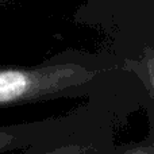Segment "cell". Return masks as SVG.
Wrapping results in <instances>:
<instances>
[{"instance_id":"7a4b0ae2","label":"cell","mask_w":154,"mask_h":154,"mask_svg":"<svg viewBox=\"0 0 154 154\" xmlns=\"http://www.w3.org/2000/svg\"><path fill=\"white\" fill-rule=\"evenodd\" d=\"M119 147L108 122L99 119L43 139L20 154H114Z\"/></svg>"},{"instance_id":"277c9868","label":"cell","mask_w":154,"mask_h":154,"mask_svg":"<svg viewBox=\"0 0 154 154\" xmlns=\"http://www.w3.org/2000/svg\"><path fill=\"white\" fill-rule=\"evenodd\" d=\"M114 154H154L153 131H150L149 135L145 139H141L138 142L120 145V147Z\"/></svg>"},{"instance_id":"6da1fadb","label":"cell","mask_w":154,"mask_h":154,"mask_svg":"<svg viewBox=\"0 0 154 154\" xmlns=\"http://www.w3.org/2000/svg\"><path fill=\"white\" fill-rule=\"evenodd\" d=\"M93 73L79 65L0 70V107L70 95L89 84Z\"/></svg>"},{"instance_id":"3957f363","label":"cell","mask_w":154,"mask_h":154,"mask_svg":"<svg viewBox=\"0 0 154 154\" xmlns=\"http://www.w3.org/2000/svg\"><path fill=\"white\" fill-rule=\"evenodd\" d=\"M95 120L99 119L89 115H72L61 119H49L45 122L0 126V154L24 150L46 138L73 130Z\"/></svg>"}]
</instances>
